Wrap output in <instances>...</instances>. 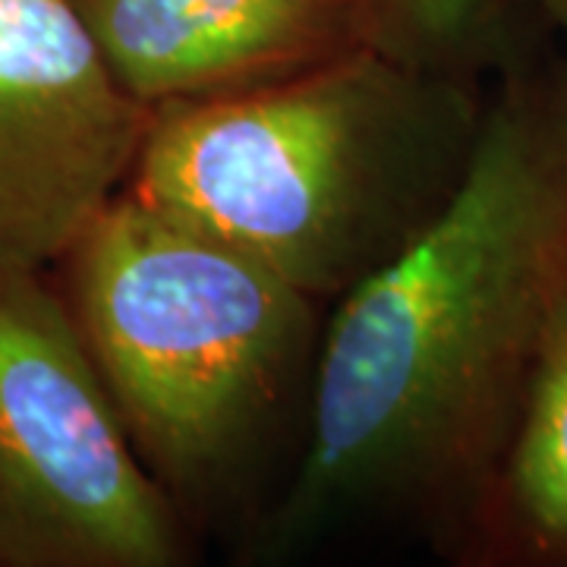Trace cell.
<instances>
[{"label": "cell", "instance_id": "obj_1", "mask_svg": "<svg viewBox=\"0 0 567 567\" xmlns=\"http://www.w3.org/2000/svg\"><path fill=\"white\" fill-rule=\"evenodd\" d=\"M565 306L567 54L543 44L492 82L445 212L328 306L303 454L249 555L372 527L457 561Z\"/></svg>", "mask_w": 567, "mask_h": 567}, {"label": "cell", "instance_id": "obj_2", "mask_svg": "<svg viewBox=\"0 0 567 567\" xmlns=\"http://www.w3.org/2000/svg\"><path fill=\"white\" fill-rule=\"evenodd\" d=\"M51 271L152 480L249 539L300 464L328 306L126 189Z\"/></svg>", "mask_w": 567, "mask_h": 567}, {"label": "cell", "instance_id": "obj_3", "mask_svg": "<svg viewBox=\"0 0 567 567\" xmlns=\"http://www.w3.org/2000/svg\"><path fill=\"white\" fill-rule=\"evenodd\" d=\"M488 89L363 48L262 89L158 104L126 193L331 306L454 199Z\"/></svg>", "mask_w": 567, "mask_h": 567}, {"label": "cell", "instance_id": "obj_4", "mask_svg": "<svg viewBox=\"0 0 567 567\" xmlns=\"http://www.w3.org/2000/svg\"><path fill=\"white\" fill-rule=\"evenodd\" d=\"M186 524L48 271H0V567H183Z\"/></svg>", "mask_w": 567, "mask_h": 567}, {"label": "cell", "instance_id": "obj_5", "mask_svg": "<svg viewBox=\"0 0 567 567\" xmlns=\"http://www.w3.org/2000/svg\"><path fill=\"white\" fill-rule=\"evenodd\" d=\"M152 107L73 0H0V271H51L126 189Z\"/></svg>", "mask_w": 567, "mask_h": 567}, {"label": "cell", "instance_id": "obj_6", "mask_svg": "<svg viewBox=\"0 0 567 567\" xmlns=\"http://www.w3.org/2000/svg\"><path fill=\"white\" fill-rule=\"evenodd\" d=\"M136 102L262 89L363 51L372 0H73Z\"/></svg>", "mask_w": 567, "mask_h": 567}, {"label": "cell", "instance_id": "obj_7", "mask_svg": "<svg viewBox=\"0 0 567 567\" xmlns=\"http://www.w3.org/2000/svg\"><path fill=\"white\" fill-rule=\"evenodd\" d=\"M457 565L567 567V306L529 375Z\"/></svg>", "mask_w": 567, "mask_h": 567}, {"label": "cell", "instance_id": "obj_8", "mask_svg": "<svg viewBox=\"0 0 567 567\" xmlns=\"http://www.w3.org/2000/svg\"><path fill=\"white\" fill-rule=\"evenodd\" d=\"M379 44L423 66L464 70L492 61L511 39V0H372Z\"/></svg>", "mask_w": 567, "mask_h": 567}, {"label": "cell", "instance_id": "obj_9", "mask_svg": "<svg viewBox=\"0 0 567 567\" xmlns=\"http://www.w3.org/2000/svg\"><path fill=\"white\" fill-rule=\"evenodd\" d=\"M511 7L536 39L567 54V0H511Z\"/></svg>", "mask_w": 567, "mask_h": 567}]
</instances>
